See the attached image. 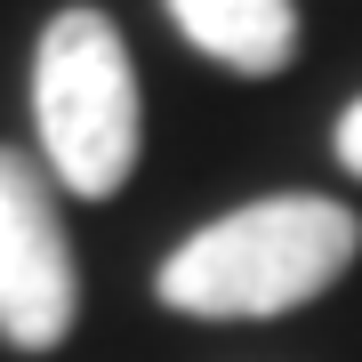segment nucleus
<instances>
[{"label":"nucleus","instance_id":"7ed1b4c3","mask_svg":"<svg viewBox=\"0 0 362 362\" xmlns=\"http://www.w3.org/2000/svg\"><path fill=\"white\" fill-rule=\"evenodd\" d=\"M73 314H81V274L49 169L0 145V338L16 354H49L73 338Z\"/></svg>","mask_w":362,"mask_h":362},{"label":"nucleus","instance_id":"f03ea898","mask_svg":"<svg viewBox=\"0 0 362 362\" xmlns=\"http://www.w3.org/2000/svg\"><path fill=\"white\" fill-rule=\"evenodd\" d=\"M33 121H40V161L57 169V185L81 202H113L137 177V65L129 40L113 33V16L97 8H57L49 33L33 49Z\"/></svg>","mask_w":362,"mask_h":362},{"label":"nucleus","instance_id":"20e7f679","mask_svg":"<svg viewBox=\"0 0 362 362\" xmlns=\"http://www.w3.org/2000/svg\"><path fill=\"white\" fill-rule=\"evenodd\" d=\"M161 8L226 73L266 81V73H282L298 57V0H161Z\"/></svg>","mask_w":362,"mask_h":362},{"label":"nucleus","instance_id":"39448f33","mask_svg":"<svg viewBox=\"0 0 362 362\" xmlns=\"http://www.w3.org/2000/svg\"><path fill=\"white\" fill-rule=\"evenodd\" d=\"M338 161H346L354 177H362V97L346 105V113H338Z\"/></svg>","mask_w":362,"mask_h":362},{"label":"nucleus","instance_id":"f257e3e1","mask_svg":"<svg viewBox=\"0 0 362 362\" xmlns=\"http://www.w3.org/2000/svg\"><path fill=\"white\" fill-rule=\"evenodd\" d=\"M362 250V218L330 194H266L250 209H226L218 226L185 233L161 258L153 290L169 314L202 322H266L306 298H322Z\"/></svg>","mask_w":362,"mask_h":362}]
</instances>
